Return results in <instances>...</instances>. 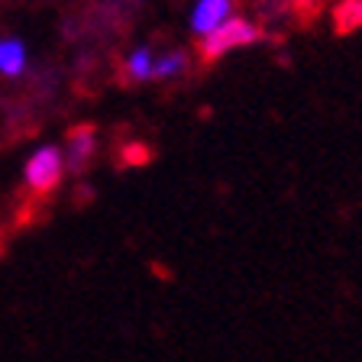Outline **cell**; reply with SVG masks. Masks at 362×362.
I'll use <instances>...</instances> for the list:
<instances>
[{"label":"cell","instance_id":"1","mask_svg":"<svg viewBox=\"0 0 362 362\" xmlns=\"http://www.w3.org/2000/svg\"><path fill=\"white\" fill-rule=\"evenodd\" d=\"M265 39V30L256 20H246V16H230L226 23H220L214 33L197 39V52H201L204 65H214L223 55L236 52V49H246V45H256Z\"/></svg>","mask_w":362,"mask_h":362},{"label":"cell","instance_id":"2","mask_svg":"<svg viewBox=\"0 0 362 362\" xmlns=\"http://www.w3.org/2000/svg\"><path fill=\"white\" fill-rule=\"evenodd\" d=\"M65 175H68V168H65L62 149L52 143H42L23 162V188L30 191L33 197H45L59 188Z\"/></svg>","mask_w":362,"mask_h":362},{"label":"cell","instance_id":"3","mask_svg":"<svg viewBox=\"0 0 362 362\" xmlns=\"http://www.w3.org/2000/svg\"><path fill=\"white\" fill-rule=\"evenodd\" d=\"M62 156H65L68 172L81 175L84 168L94 162V156H98V133H94V127H71L68 129Z\"/></svg>","mask_w":362,"mask_h":362},{"label":"cell","instance_id":"4","mask_svg":"<svg viewBox=\"0 0 362 362\" xmlns=\"http://www.w3.org/2000/svg\"><path fill=\"white\" fill-rule=\"evenodd\" d=\"M230 16H236V0H194L188 16V26L197 39L214 33L220 23H226Z\"/></svg>","mask_w":362,"mask_h":362},{"label":"cell","instance_id":"5","mask_svg":"<svg viewBox=\"0 0 362 362\" xmlns=\"http://www.w3.org/2000/svg\"><path fill=\"white\" fill-rule=\"evenodd\" d=\"M30 68V49L16 36H0V78H23Z\"/></svg>","mask_w":362,"mask_h":362},{"label":"cell","instance_id":"6","mask_svg":"<svg viewBox=\"0 0 362 362\" xmlns=\"http://www.w3.org/2000/svg\"><path fill=\"white\" fill-rule=\"evenodd\" d=\"M188 68H191V55L185 49H165L162 55H156L152 81H175V78L188 75Z\"/></svg>","mask_w":362,"mask_h":362},{"label":"cell","instance_id":"7","mask_svg":"<svg viewBox=\"0 0 362 362\" xmlns=\"http://www.w3.org/2000/svg\"><path fill=\"white\" fill-rule=\"evenodd\" d=\"M152 65H156V49L152 45H136L123 62V78L129 84H146L152 81Z\"/></svg>","mask_w":362,"mask_h":362},{"label":"cell","instance_id":"8","mask_svg":"<svg viewBox=\"0 0 362 362\" xmlns=\"http://www.w3.org/2000/svg\"><path fill=\"white\" fill-rule=\"evenodd\" d=\"M337 33H356L362 26V0H339L333 7Z\"/></svg>","mask_w":362,"mask_h":362}]
</instances>
